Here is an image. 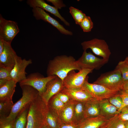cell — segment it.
Masks as SVG:
<instances>
[{
  "label": "cell",
  "instance_id": "1",
  "mask_svg": "<svg viewBox=\"0 0 128 128\" xmlns=\"http://www.w3.org/2000/svg\"><path fill=\"white\" fill-rule=\"evenodd\" d=\"M81 70L77 60L73 57L63 55L56 56L50 60L46 74L47 76H57L63 82L70 71Z\"/></svg>",
  "mask_w": 128,
  "mask_h": 128
},
{
  "label": "cell",
  "instance_id": "2",
  "mask_svg": "<svg viewBox=\"0 0 128 128\" xmlns=\"http://www.w3.org/2000/svg\"><path fill=\"white\" fill-rule=\"evenodd\" d=\"M47 105L39 94L30 105L26 128H42L46 123Z\"/></svg>",
  "mask_w": 128,
  "mask_h": 128
},
{
  "label": "cell",
  "instance_id": "3",
  "mask_svg": "<svg viewBox=\"0 0 128 128\" xmlns=\"http://www.w3.org/2000/svg\"><path fill=\"white\" fill-rule=\"evenodd\" d=\"M22 91V96L14 104L11 111L6 118L14 120L18 114L28 106L39 94L38 91L32 87L28 85L20 86Z\"/></svg>",
  "mask_w": 128,
  "mask_h": 128
},
{
  "label": "cell",
  "instance_id": "4",
  "mask_svg": "<svg viewBox=\"0 0 128 128\" xmlns=\"http://www.w3.org/2000/svg\"><path fill=\"white\" fill-rule=\"evenodd\" d=\"M93 83L102 85L111 90L120 91L123 82L120 72L115 68L102 74Z\"/></svg>",
  "mask_w": 128,
  "mask_h": 128
},
{
  "label": "cell",
  "instance_id": "5",
  "mask_svg": "<svg viewBox=\"0 0 128 128\" xmlns=\"http://www.w3.org/2000/svg\"><path fill=\"white\" fill-rule=\"evenodd\" d=\"M88 78L87 76L81 88L99 101L109 99L119 93V91L110 90L100 84L89 83L88 82Z\"/></svg>",
  "mask_w": 128,
  "mask_h": 128
},
{
  "label": "cell",
  "instance_id": "6",
  "mask_svg": "<svg viewBox=\"0 0 128 128\" xmlns=\"http://www.w3.org/2000/svg\"><path fill=\"white\" fill-rule=\"evenodd\" d=\"M93 69H82L76 72L75 70L70 71L63 81L64 87L69 89L81 88L88 75L91 73Z\"/></svg>",
  "mask_w": 128,
  "mask_h": 128
},
{
  "label": "cell",
  "instance_id": "7",
  "mask_svg": "<svg viewBox=\"0 0 128 128\" xmlns=\"http://www.w3.org/2000/svg\"><path fill=\"white\" fill-rule=\"evenodd\" d=\"M83 49L86 51L90 49L96 55L108 61L111 54L108 45L104 40L95 38L81 43Z\"/></svg>",
  "mask_w": 128,
  "mask_h": 128
},
{
  "label": "cell",
  "instance_id": "8",
  "mask_svg": "<svg viewBox=\"0 0 128 128\" xmlns=\"http://www.w3.org/2000/svg\"><path fill=\"white\" fill-rule=\"evenodd\" d=\"M55 76L44 77L39 73H33L27 76L25 79L19 82V84L20 86L26 85L32 87L38 91L40 96L45 91L47 83Z\"/></svg>",
  "mask_w": 128,
  "mask_h": 128
},
{
  "label": "cell",
  "instance_id": "9",
  "mask_svg": "<svg viewBox=\"0 0 128 128\" xmlns=\"http://www.w3.org/2000/svg\"><path fill=\"white\" fill-rule=\"evenodd\" d=\"M19 31L17 24L13 21L7 20L0 15V38L11 44Z\"/></svg>",
  "mask_w": 128,
  "mask_h": 128
},
{
  "label": "cell",
  "instance_id": "10",
  "mask_svg": "<svg viewBox=\"0 0 128 128\" xmlns=\"http://www.w3.org/2000/svg\"><path fill=\"white\" fill-rule=\"evenodd\" d=\"M108 61L97 57L91 52H87L86 51H84L81 56L77 60L81 69H98Z\"/></svg>",
  "mask_w": 128,
  "mask_h": 128
},
{
  "label": "cell",
  "instance_id": "11",
  "mask_svg": "<svg viewBox=\"0 0 128 128\" xmlns=\"http://www.w3.org/2000/svg\"><path fill=\"white\" fill-rule=\"evenodd\" d=\"M15 64L12 70L10 75L12 79L16 82H20L25 79L27 73L25 71L27 67L32 63L31 59L26 60L22 59L20 57L17 56L15 59Z\"/></svg>",
  "mask_w": 128,
  "mask_h": 128
},
{
  "label": "cell",
  "instance_id": "12",
  "mask_svg": "<svg viewBox=\"0 0 128 128\" xmlns=\"http://www.w3.org/2000/svg\"><path fill=\"white\" fill-rule=\"evenodd\" d=\"M32 11L33 16L37 20H42L51 24L56 28L61 33L72 35V32L65 29L57 20L51 17L43 9L38 7L33 8Z\"/></svg>",
  "mask_w": 128,
  "mask_h": 128
},
{
  "label": "cell",
  "instance_id": "13",
  "mask_svg": "<svg viewBox=\"0 0 128 128\" xmlns=\"http://www.w3.org/2000/svg\"><path fill=\"white\" fill-rule=\"evenodd\" d=\"M64 87L62 81L56 76L47 83L45 91L40 96L45 103L48 105L50 98L60 92Z\"/></svg>",
  "mask_w": 128,
  "mask_h": 128
},
{
  "label": "cell",
  "instance_id": "14",
  "mask_svg": "<svg viewBox=\"0 0 128 128\" xmlns=\"http://www.w3.org/2000/svg\"><path fill=\"white\" fill-rule=\"evenodd\" d=\"M4 41L3 50L0 55V67L12 70L15 64V59L17 55L12 47L11 44Z\"/></svg>",
  "mask_w": 128,
  "mask_h": 128
},
{
  "label": "cell",
  "instance_id": "15",
  "mask_svg": "<svg viewBox=\"0 0 128 128\" xmlns=\"http://www.w3.org/2000/svg\"><path fill=\"white\" fill-rule=\"evenodd\" d=\"M27 3L33 8L38 7L50 13L58 18L67 26H69V23L60 15L58 9L54 6H52L46 3L43 0H28Z\"/></svg>",
  "mask_w": 128,
  "mask_h": 128
},
{
  "label": "cell",
  "instance_id": "16",
  "mask_svg": "<svg viewBox=\"0 0 128 128\" xmlns=\"http://www.w3.org/2000/svg\"><path fill=\"white\" fill-rule=\"evenodd\" d=\"M60 92L67 94L76 101L86 102L94 99L89 94L81 88L72 89L64 87Z\"/></svg>",
  "mask_w": 128,
  "mask_h": 128
},
{
  "label": "cell",
  "instance_id": "17",
  "mask_svg": "<svg viewBox=\"0 0 128 128\" xmlns=\"http://www.w3.org/2000/svg\"><path fill=\"white\" fill-rule=\"evenodd\" d=\"M109 119L101 115L87 118L78 125V128H100L107 123Z\"/></svg>",
  "mask_w": 128,
  "mask_h": 128
},
{
  "label": "cell",
  "instance_id": "18",
  "mask_svg": "<svg viewBox=\"0 0 128 128\" xmlns=\"http://www.w3.org/2000/svg\"><path fill=\"white\" fill-rule=\"evenodd\" d=\"M17 82L11 79L0 86V101H12Z\"/></svg>",
  "mask_w": 128,
  "mask_h": 128
},
{
  "label": "cell",
  "instance_id": "19",
  "mask_svg": "<svg viewBox=\"0 0 128 128\" xmlns=\"http://www.w3.org/2000/svg\"><path fill=\"white\" fill-rule=\"evenodd\" d=\"M74 102L65 105L62 109L58 112L59 118L62 123L74 124Z\"/></svg>",
  "mask_w": 128,
  "mask_h": 128
},
{
  "label": "cell",
  "instance_id": "20",
  "mask_svg": "<svg viewBox=\"0 0 128 128\" xmlns=\"http://www.w3.org/2000/svg\"><path fill=\"white\" fill-rule=\"evenodd\" d=\"M45 120L46 124L50 128H59L62 124L58 112L48 105L46 110Z\"/></svg>",
  "mask_w": 128,
  "mask_h": 128
},
{
  "label": "cell",
  "instance_id": "21",
  "mask_svg": "<svg viewBox=\"0 0 128 128\" xmlns=\"http://www.w3.org/2000/svg\"><path fill=\"white\" fill-rule=\"evenodd\" d=\"M84 110L85 119L101 115L99 101L94 98L85 102Z\"/></svg>",
  "mask_w": 128,
  "mask_h": 128
},
{
  "label": "cell",
  "instance_id": "22",
  "mask_svg": "<svg viewBox=\"0 0 128 128\" xmlns=\"http://www.w3.org/2000/svg\"><path fill=\"white\" fill-rule=\"evenodd\" d=\"M101 115L108 118L120 113L117 108L109 102V99L99 101Z\"/></svg>",
  "mask_w": 128,
  "mask_h": 128
},
{
  "label": "cell",
  "instance_id": "23",
  "mask_svg": "<svg viewBox=\"0 0 128 128\" xmlns=\"http://www.w3.org/2000/svg\"><path fill=\"white\" fill-rule=\"evenodd\" d=\"M85 102L75 101L74 103L73 124L78 125L85 118L84 105Z\"/></svg>",
  "mask_w": 128,
  "mask_h": 128
},
{
  "label": "cell",
  "instance_id": "24",
  "mask_svg": "<svg viewBox=\"0 0 128 128\" xmlns=\"http://www.w3.org/2000/svg\"><path fill=\"white\" fill-rule=\"evenodd\" d=\"M30 105L28 106L21 112L14 120V128H26Z\"/></svg>",
  "mask_w": 128,
  "mask_h": 128
},
{
  "label": "cell",
  "instance_id": "25",
  "mask_svg": "<svg viewBox=\"0 0 128 128\" xmlns=\"http://www.w3.org/2000/svg\"><path fill=\"white\" fill-rule=\"evenodd\" d=\"M12 101H0V118H6L9 115L14 105Z\"/></svg>",
  "mask_w": 128,
  "mask_h": 128
},
{
  "label": "cell",
  "instance_id": "26",
  "mask_svg": "<svg viewBox=\"0 0 128 128\" xmlns=\"http://www.w3.org/2000/svg\"><path fill=\"white\" fill-rule=\"evenodd\" d=\"M119 114L109 119L106 124L107 128H125V122L120 119Z\"/></svg>",
  "mask_w": 128,
  "mask_h": 128
},
{
  "label": "cell",
  "instance_id": "27",
  "mask_svg": "<svg viewBox=\"0 0 128 128\" xmlns=\"http://www.w3.org/2000/svg\"><path fill=\"white\" fill-rule=\"evenodd\" d=\"M69 12L74 20L76 24H80L86 16L81 10L72 6L69 8Z\"/></svg>",
  "mask_w": 128,
  "mask_h": 128
},
{
  "label": "cell",
  "instance_id": "28",
  "mask_svg": "<svg viewBox=\"0 0 128 128\" xmlns=\"http://www.w3.org/2000/svg\"><path fill=\"white\" fill-rule=\"evenodd\" d=\"M65 105L58 98L56 95L50 98L48 105L57 112L62 109Z\"/></svg>",
  "mask_w": 128,
  "mask_h": 128
},
{
  "label": "cell",
  "instance_id": "29",
  "mask_svg": "<svg viewBox=\"0 0 128 128\" xmlns=\"http://www.w3.org/2000/svg\"><path fill=\"white\" fill-rule=\"evenodd\" d=\"M115 69H118L120 72L123 83L128 81V64H127L124 61H119Z\"/></svg>",
  "mask_w": 128,
  "mask_h": 128
},
{
  "label": "cell",
  "instance_id": "30",
  "mask_svg": "<svg viewBox=\"0 0 128 128\" xmlns=\"http://www.w3.org/2000/svg\"><path fill=\"white\" fill-rule=\"evenodd\" d=\"M84 32L91 31L93 27V23L91 18L86 16L79 25Z\"/></svg>",
  "mask_w": 128,
  "mask_h": 128
},
{
  "label": "cell",
  "instance_id": "31",
  "mask_svg": "<svg viewBox=\"0 0 128 128\" xmlns=\"http://www.w3.org/2000/svg\"><path fill=\"white\" fill-rule=\"evenodd\" d=\"M109 100L110 102L116 107L120 113L123 108V104L119 93L118 94L111 97L109 99Z\"/></svg>",
  "mask_w": 128,
  "mask_h": 128
},
{
  "label": "cell",
  "instance_id": "32",
  "mask_svg": "<svg viewBox=\"0 0 128 128\" xmlns=\"http://www.w3.org/2000/svg\"><path fill=\"white\" fill-rule=\"evenodd\" d=\"M56 95L58 98L65 105L74 103L76 101L67 94L60 92Z\"/></svg>",
  "mask_w": 128,
  "mask_h": 128
},
{
  "label": "cell",
  "instance_id": "33",
  "mask_svg": "<svg viewBox=\"0 0 128 128\" xmlns=\"http://www.w3.org/2000/svg\"><path fill=\"white\" fill-rule=\"evenodd\" d=\"M11 71L10 69L0 67V79L6 80L12 79L10 75Z\"/></svg>",
  "mask_w": 128,
  "mask_h": 128
},
{
  "label": "cell",
  "instance_id": "34",
  "mask_svg": "<svg viewBox=\"0 0 128 128\" xmlns=\"http://www.w3.org/2000/svg\"><path fill=\"white\" fill-rule=\"evenodd\" d=\"M6 118H0V128H14V120H9Z\"/></svg>",
  "mask_w": 128,
  "mask_h": 128
},
{
  "label": "cell",
  "instance_id": "35",
  "mask_svg": "<svg viewBox=\"0 0 128 128\" xmlns=\"http://www.w3.org/2000/svg\"><path fill=\"white\" fill-rule=\"evenodd\" d=\"M119 115L120 119L123 121H128V105L122 109Z\"/></svg>",
  "mask_w": 128,
  "mask_h": 128
},
{
  "label": "cell",
  "instance_id": "36",
  "mask_svg": "<svg viewBox=\"0 0 128 128\" xmlns=\"http://www.w3.org/2000/svg\"><path fill=\"white\" fill-rule=\"evenodd\" d=\"M47 1L52 3L54 6V7L58 9H60L66 6L63 3L62 1L61 0H47Z\"/></svg>",
  "mask_w": 128,
  "mask_h": 128
},
{
  "label": "cell",
  "instance_id": "37",
  "mask_svg": "<svg viewBox=\"0 0 128 128\" xmlns=\"http://www.w3.org/2000/svg\"><path fill=\"white\" fill-rule=\"evenodd\" d=\"M119 94L123 102V108L124 107L128 105V95L122 91H119Z\"/></svg>",
  "mask_w": 128,
  "mask_h": 128
},
{
  "label": "cell",
  "instance_id": "38",
  "mask_svg": "<svg viewBox=\"0 0 128 128\" xmlns=\"http://www.w3.org/2000/svg\"><path fill=\"white\" fill-rule=\"evenodd\" d=\"M59 128H78V125L62 123Z\"/></svg>",
  "mask_w": 128,
  "mask_h": 128
},
{
  "label": "cell",
  "instance_id": "39",
  "mask_svg": "<svg viewBox=\"0 0 128 128\" xmlns=\"http://www.w3.org/2000/svg\"><path fill=\"white\" fill-rule=\"evenodd\" d=\"M4 41L0 38V55L2 53L4 49Z\"/></svg>",
  "mask_w": 128,
  "mask_h": 128
},
{
  "label": "cell",
  "instance_id": "40",
  "mask_svg": "<svg viewBox=\"0 0 128 128\" xmlns=\"http://www.w3.org/2000/svg\"><path fill=\"white\" fill-rule=\"evenodd\" d=\"M128 88V81L123 83L122 86L121 90H123Z\"/></svg>",
  "mask_w": 128,
  "mask_h": 128
},
{
  "label": "cell",
  "instance_id": "41",
  "mask_svg": "<svg viewBox=\"0 0 128 128\" xmlns=\"http://www.w3.org/2000/svg\"><path fill=\"white\" fill-rule=\"evenodd\" d=\"M42 128H50L46 124V123L44 124Z\"/></svg>",
  "mask_w": 128,
  "mask_h": 128
},
{
  "label": "cell",
  "instance_id": "42",
  "mask_svg": "<svg viewBox=\"0 0 128 128\" xmlns=\"http://www.w3.org/2000/svg\"><path fill=\"white\" fill-rule=\"evenodd\" d=\"M121 91L124 93L128 95V88Z\"/></svg>",
  "mask_w": 128,
  "mask_h": 128
},
{
  "label": "cell",
  "instance_id": "43",
  "mask_svg": "<svg viewBox=\"0 0 128 128\" xmlns=\"http://www.w3.org/2000/svg\"><path fill=\"white\" fill-rule=\"evenodd\" d=\"M124 61L128 64V56L126 57Z\"/></svg>",
  "mask_w": 128,
  "mask_h": 128
},
{
  "label": "cell",
  "instance_id": "44",
  "mask_svg": "<svg viewBox=\"0 0 128 128\" xmlns=\"http://www.w3.org/2000/svg\"><path fill=\"white\" fill-rule=\"evenodd\" d=\"M125 128H128V121L125 122Z\"/></svg>",
  "mask_w": 128,
  "mask_h": 128
},
{
  "label": "cell",
  "instance_id": "45",
  "mask_svg": "<svg viewBox=\"0 0 128 128\" xmlns=\"http://www.w3.org/2000/svg\"><path fill=\"white\" fill-rule=\"evenodd\" d=\"M106 124L100 128H107Z\"/></svg>",
  "mask_w": 128,
  "mask_h": 128
}]
</instances>
